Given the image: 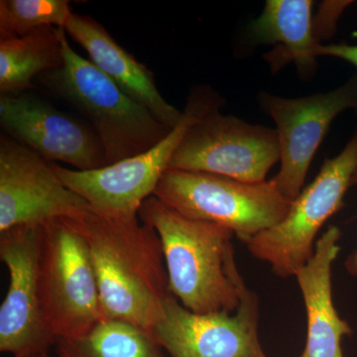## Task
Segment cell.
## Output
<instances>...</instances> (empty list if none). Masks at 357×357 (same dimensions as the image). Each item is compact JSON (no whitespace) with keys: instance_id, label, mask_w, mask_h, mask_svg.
<instances>
[{"instance_id":"cell-1","label":"cell","mask_w":357,"mask_h":357,"mask_svg":"<svg viewBox=\"0 0 357 357\" xmlns=\"http://www.w3.org/2000/svg\"><path fill=\"white\" fill-rule=\"evenodd\" d=\"M75 222L88 244L102 321H126L152 333L172 295L158 234L138 220H112L93 211Z\"/></svg>"},{"instance_id":"cell-2","label":"cell","mask_w":357,"mask_h":357,"mask_svg":"<svg viewBox=\"0 0 357 357\" xmlns=\"http://www.w3.org/2000/svg\"><path fill=\"white\" fill-rule=\"evenodd\" d=\"M141 222L158 234L169 289L196 314L234 312L248 292L236 261L231 230L192 220L152 196L139 211Z\"/></svg>"},{"instance_id":"cell-3","label":"cell","mask_w":357,"mask_h":357,"mask_svg":"<svg viewBox=\"0 0 357 357\" xmlns=\"http://www.w3.org/2000/svg\"><path fill=\"white\" fill-rule=\"evenodd\" d=\"M67 35L65 29L64 66L39 79L88 119L109 166L144 153L163 140L173 128L129 98L91 60L76 53Z\"/></svg>"},{"instance_id":"cell-4","label":"cell","mask_w":357,"mask_h":357,"mask_svg":"<svg viewBox=\"0 0 357 357\" xmlns=\"http://www.w3.org/2000/svg\"><path fill=\"white\" fill-rule=\"evenodd\" d=\"M223 98L208 86L192 89L180 122L153 148L93 171H77L52 163L60 180L88 202L96 215L136 220L143 203L154 196L163 174L188 131L206 115L220 112Z\"/></svg>"},{"instance_id":"cell-5","label":"cell","mask_w":357,"mask_h":357,"mask_svg":"<svg viewBox=\"0 0 357 357\" xmlns=\"http://www.w3.org/2000/svg\"><path fill=\"white\" fill-rule=\"evenodd\" d=\"M154 196L185 217L222 225L248 243L287 215L292 201L273 181L245 183L204 172L167 170Z\"/></svg>"},{"instance_id":"cell-6","label":"cell","mask_w":357,"mask_h":357,"mask_svg":"<svg viewBox=\"0 0 357 357\" xmlns=\"http://www.w3.org/2000/svg\"><path fill=\"white\" fill-rule=\"evenodd\" d=\"M39 291L42 314L56 340H74L102 321L88 244L70 218L43 225Z\"/></svg>"},{"instance_id":"cell-7","label":"cell","mask_w":357,"mask_h":357,"mask_svg":"<svg viewBox=\"0 0 357 357\" xmlns=\"http://www.w3.org/2000/svg\"><path fill=\"white\" fill-rule=\"evenodd\" d=\"M357 170V129L344 150L325 163L316 178L294 199L287 215L246 243L250 255L281 278L295 277L312 259L319 229L344 206Z\"/></svg>"},{"instance_id":"cell-8","label":"cell","mask_w":357,"mask_h":357,"mask_svg":"<svg viewBox=\"0 0 357 357\" xmlns=\"http://www.w3.org/2000/svg\"><path fill=\"white\" fill-rule=\"evenodd\" d=\"M280 161L276 130L215 112L197 122L180 143L168 170L204 172L261 183Z\"/></svg>"},{"instance_id":"cell-9","label":"cell","mask_w":357,"mask_h":357,"mask_svg":"<svg viewBox=\"0 0 357 357\" xmlns=\"http://www.w3.org/2000/svg\"><path fill=\"white\" fill-rule=\"evenodd\" d=\"M261 109L276 124L280 170L272 181L285 198L302 192L307 171L333 119L345 110L357 112V75L328 93L299 98L259 96Z\"/></svg>"},{"instance_id":"cell-10","label":"cell","mask_w":357,"mask_h":357,"mask_svg":"<svg viewBox=\"0 0 357 357\" xmlns=\"http://www.w3.org/2000/svg\"><path fill=\"white\" fill-rule=\"evenodd\" d=\"M91 211L88 202L60 180L52 162L1 136L0 232L56 218L79 220Z\"/></svg>"},{"instance_id":"cell-11","label":"cell","mask_w":357,"mask_h":357,"mask_svg":"<svg viewBox=\"0 0 357 357\" xmlns=\"http://www.w3.org/2000/svg\"><path fill=\"white\" fill-rule=\"evenodd\" d=\"M42 241L43 225L0 232V260L9 273L0 307V351L13 357L49 352L58 342L45 324L40 302Z\"/></svg>"},{"instance_id":"cell-12","label":"cell","mask_w":357,"mask_h":357,"mask_svg":"<svg viewBox=\"0 0 357 357\" xmlns=\"http://www.w3.org/2000/svg\"><path fill=\"white\" fill-rule=\"evenodd\" d=\"M259 300L249 290L234 312L196 314L173 295L152 331L171 357H267L258 335Z\"/></svg>"},{"instance_id":"cell-13","label":"cell","mask_w":357,"mask_h":357,"mask_svg":"<svg viewBox=\"0 0 357 357\" xmlns=\"http://www.w3.org/2000/svg\"><path fill=\"white\" fill-rule=\"evenodd\" d=\"M0 126L11 139L52 163L63 162L77 171L109 166L91 126L31 93L0 96Z\"/></svg>"},{"instance_id":"cell-14","label":"cell","mask_w":357,"mask_h":357,"mask_svg":"<svg viewBox=\"0 0 357 357\" xmlns=\"http://www.w3.org/2000/svg\"><path fill=\"white\" fill-rule=\"evenodd\" d=\"M65 29L86 51L91 62L129 98L146 107L169 128L177 126L183 112L167 102L157 88L151 70L122 48L98 20L74 13Z\"/></svg>"},{"instance_id":"cell-15","label":"cell","mask_w":357,"mask_h":357,"mask_svg":"<svg viewBox=\"0 0 357 357\" xmlns=\"http://www.w3.org/2000/svg\"><path fill=\"white\" fill-rule=\"evenodd\" d=\"M340 236L338 227H328L317 241L312 259L295 275L307 312V342L301 357H344L342 337L352 332L333 300L332 269Z\"/></svg>"},{"instance_id":"cell-16","label":"cell","mask_w":357,"mask_h":357,"mask_svg":"<svg viewBox=\"0 0 357 357\" xmlns=\"http://www.w3.org/2000/svg\"><path fill=\"white\" fill-rule=\"evenodd\" d=\"M311 0H268L257 20L251 23V38L256 43L276 45L265 59L273 73L295 63L301 76L317 69L316 38Z\"/></svg>"},{"instance_id":"cell-17","label":"cell","mask_w":357,"mask_h":357,"mask_svg":"<svg viewBox=\"0 0 357 357\" xmlns=\"http://www.w3.org/2000/svg\"><path fill=\"white\" fill-rule=\"evenodd\" d=\"M65 28L45 26L22 37H0V93L20 95L35 77L64 66Z\"/></svg>"},{"instance_id":"cell-18","label":"cell","mask_w":357,"mask_h":357,"mask_svg":"<svg viewBox=\"0 0 357 357\" xmlns=\"http://www.w3.org/2000/svg\"><path fill=\"white\" fill-rule=\"evenodd\" d=\"M56 345L58 357H164L152 333L114 319H103L83 337Z\"/></svg>"},{"instance_id":"cell-19","label":"cell","mask_w":357,"mask_h":357,"mask_svg":"<svg viewBox=\"0 0 357 357\" xmlns=\"http://www.w3.org/2000/svg\"><path fill=\"white\" fill-rule=\"evenodd\" d=\"M73 14L68 0H1L0 37H22L45 26L65 28Z\"/></svg>"},{"instance_id":"cell-20","label":"cell","mask_w":357,"mask_h":357,"mask_svg":"<svg viewBox=\"0 0 357 357\" xmlns=\"http://www.w3.org/2000/svg\"><path fill=\"white\" fill-rule=\"evenodd\" d=\"M352 1H324L319 7L318 13L312 17L314 31L319 43L331 38L335 30L340 16Z\"/></svg>"},{"instance_id":"cell-21","label":"cell","mask_w":357,"mask_h":357,"mask_svg":"<svg viewBox=\"0 0 357 357\" xmlns=\"http://www.w3.org/2000/svg\"><path fill=\"white\" fill-rule=\"evenodd\" d=\"M317 57L328 56L344 60L357 69V45L345 43L319 45L316 51Z\"/></svg>"},{"instance_id":"cell-22","label":"cell","mask_w":357,"mask_h":357,"mask_svg":"<svg viewBox=\"0 0 357 357\" xmlns=\"http://www.w3.org/2000/svg\"><path fill=\"white\" fill-rule=\"evenodd\" d=\"M357 185V170L352 178L351 185ZM345 269L351 276L357 277V251L347 257L345 261Z\"/></svg>"},{"instance_id":"cell-23","label":"cell","mask_w":357,"mask_h":357,"mask_svg":"<svg viewBox=\"0 0 357 357\" xmlns=\"http://www.w3.org/2000/svg\"><path fill=\"white\" fill-rule=\"evenodd\" d=\"M22 357H58L51 356L49 352H44V354H32V356H22Z\"/></svg>"}]
</instances>
